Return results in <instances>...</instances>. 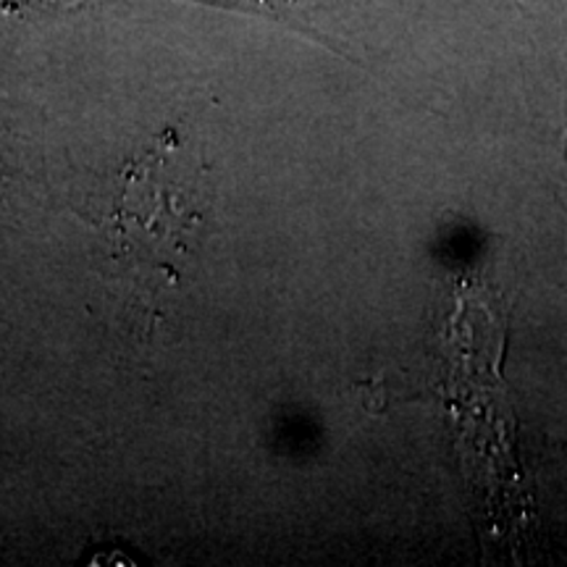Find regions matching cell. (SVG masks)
<instances>
[{
  "label": "cell",
  "mask_w": 567,
  "mask_h": 567,
  "mask_svg": "<svg viewBox=\"0 0 567 567\" xmlns=\"http://www.w3.org/2000/svg\"><path fill=\"white\" fill-rule=\"evenodd\" d=\"M84 0H0L3 13H38V11H59L76 9Z\"/></svg>",
  "instance_id": "6da1fadb"
}]
</instances>
